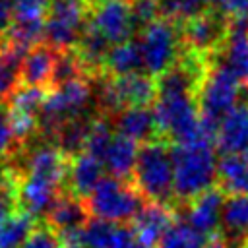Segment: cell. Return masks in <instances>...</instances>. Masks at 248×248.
Instances as JSON below:
<instances>
[{
	"instance_id": "cell-1",
	"label": "cell",
	"mask_w": 248,
	"mask_h": 248,
	"mask_svg": "<svg viewBox=\"0 0 248 248\" xmlns=\"http://www.w3.org/2000/svg\"><path fill=\"white\" fill-rule=\"evenodd\" d=\"M215 145L209 140L170 145L174 170V198L176 207L217 186V157Z\"/></svg>"
},
{
	"instance_id": "cell-2",
	"label": "cell",
	"mask_w": 248,
	"mask_h": 248,
	"mask_svg": "<svg viewBox=\"0 0 248 248\" xmlns=\"http://www.w3.org/2000/svg\"><path fill=\"white\" fill-rule=\"evenodd\" d=\"M132 182L147 202L163 203L176 209L172 153L169 141L155 140L140 145Z\"/></svg>"
},
{
	"instance_id": "cell-3",
	"label": "cell",
	"mask_w": 248,
	"mask_h": 248,
	"mask_svg": "<svg viewBox=\"0 0 248 248\" xmlns=\"http://www.w3.org/2000/svg\"><path fill=\"white\" fill-rule=\"evenodd\" d=\"M153 112L161 140L169 141L170 145L209 140L202 126L196 97L192 95H161L153 103Z\"/></svg>"
},
{
	"instance_id": "cell-4",
	"label": "cell",
	"mask_w": 248,
	"mask_h": 248,
	"mask_svg": "<svg viewBox=\"0 0 248 248\" xmlns=\"http://www.w3.org/2000/svg\"><path fill=\"white\" fill-rule=\"evenodd\" d=\"M240 93H242L240 81L232 74H229L225 68L211 64V68L196 95L202 126L209 140L215 141L217 128H219L221 120L225 118V114L229 110H232L238 105Z\"/></svg>"
},
{
	"instance_id": "cell-5",
	"label": "cell",
	"mask_w": 248,
	"mask_h": 248,
	"mask_svg": "<svg viewBox=\"0 0 248 248\" xmlns=\"http://www.w3.org/2000/svg\"><path fill=\"white\" fill-rule=\"evenodd\" d=\"M85 202L93 217L122 225L132 223L134 217L147 203V200L134 186L132 180H122L114 176H105Z\"/></svg>"
},
{
	"instance_id": "cell-6",
	"label": "cell",
	"mask_w": 248,
	"mask_h": 248,
	"mask_svg": "<svg viewBox=\"0 0 248 248\" xmlns=\"http://www.w3.org/2000/svg\"><path fill=\"white\" fill-rule=\"evenodd\" d=\"M138 43L143 58V74L151 78H159L163 72H167L184 50L180 23L165 17H159L141 29Z\"/></svg>"
},
{
	"instance_id": "cell-7",
	"label": "cell",
	"mask_w": 248,
	"mask_h": 248,
	"mask_svg": "<svg viewBox=\"0 0 248 248\" xmlns=\"http://www.w3.org/2000/svg\"><path fill=\"white\" fill-rule=\"evenodd\" d=\"M91 95L93 89L85 81V78L72 79L68 83L48 89L39 112V130L48 138H54L62 124L85 112Z\"/></svg>"
},
{
	"instance_id": "cell-8",
	"label": "cell",
	"mask_w": 248,
	"mask_h": 248,
	"mask_svg": "<svg viewBox=\"0 0 248 248\" xmlns=\"http://www.w3.org/2000/svg\"><path fill=\"white\" fill-rule=\"evenodd\" d=\"M87 25V2L52 0L45 21V41L56 50L76 48Z\"/></svg>"
},
{
	"instance_id": "cell-9",
	"label": "cell",
	"mask_w": 248,
	"mask_h": 248,
	"mask_svg": "<svg viewBox=\"0 0 248 248\" xmlns=\"http://www.w3.org/2000/svg\"><path fill=\"white\" fill-rule=\"evenodd\" d=\"M180 35L184 48L211 58L229 37V17L217 8H209L180 23Z\"/></svg>"
},
{
	"instance_id": "cell-10",
	"label": "cell",
	"mask_w": 248,
	"mask_h": 248,
	"mask_svg": "<svg viewBox=\"0 0 248 248\" xmlns=\"http://www.w3.org/2000/svg\"><path fill=\"white\" fill-rule=\"evenodd\" d=\"M87 21L93 25L110 45L130 41L136 25L132 19L130 0H97L87 2Z\"/></svg>"
},
{
	"instance_id": "cell-11",
	"label": "cell",
	"mask_w": 248,
	"mask_h": 248,
	"mask_svg": "<svg viewBox=\"0 0 248 248\" xmlns=\"http://www.w3.org/2000/svg\"><path fill=\"white\" fill-rule=\"evenodd\" d=\"M225 198H227V192L217 184L202 192L194 200L180 203L176 207V213L184 211V221L192 229H196L200 234L209 238L217 234L221 229V211H223Z\"/></svg>"
},
{
	"instance_id": "cell-12",
	"label": "cell",
	"mask_w": 248,
	"mask_h": 248,
	"mask_svg": "<svg viewBox=\"0 0 248 248\" xmlns=\"http://www.w3.org/2000/svg\"><path fill=\"white\" fill-rule=\"evenodd\" d=\"M70 157L56 145V143H39L35 145L29 155L25 157V172L27 176H35L56 184L62 188L68 178Z\"/></svg>"
},
{
	"instance_id": "cell-13",
	"label": "cell",
	"mask_w": 248,
	"mask_h": 248,
	"mask_svg": "<svg viewBox=\"0 0 248 248\" xmlns=\"http://www.w3.org/2000/svg\"><path fill=\"white\" fill-rule=\"evenodd\" d=\"M176 217H178V213H176L174 207L155 203V202H147L141 207V211L134 217V221L130 223V227L134 231V238L141 244L157 248L161 236L176 221Z\"/></svg>"
},
{
	"instance_id": "cell-14",
	"label": "cell",
	"mask_w": 248,
	"mask_h": 248,
	"mask_svg": "<svg viewBox=\"0 0 248 248\" xmlns=\"http://www.w3.org/2000/svg\"><path fill=\"white\" fill-rule=\"evenodd\" d=\"M215 147L221 155H240L248 149V103H238L217 128Z\"/></svg>"
},
{
	"instance_id": "cell-15",
	"label": "cell",
	"mask_w": 248,
	"mask_h": 248,
	"mask_svg": "<svg viewBox=\"0 0 248 248\" xmlns=\"http://www.w3.org/2000/svg\"><path fill=\"white\" fill-rule=\"evenodd\" d=\"M112 126L118 134L134 140L136 143H149L161 140L153 107H130L114 114Z\"/></svg>"
},
{
	"instance_id": "cell-16",
	"label": "cell",
	"mask_w": 248,
	"mask_h": 248,
	"mask_svg": "<svg viewBox=\"0 0 248 248\" xmlns=\"http://www.w3.org/2000/svg\"><path fill=\"white\" fill-rule=\"evenodd\" d=\"M105 165L99 157L83 151L74 157H70V167H68V178H66V188L70 194L87 200L91 192L99 186V182L105 178Z\"/></svg>"
},
{
	"instance_id": "cell-17",
	"label": "cell",
	"mask_w": 248,
	"mask_h": 248,
	"mask_svg": "<svg viewBox=\"0 0 248 248\" xmlns=\"http://www.w3.org/2000/svg\"><path fill=\"white\" fill-rule=\"evenodd\" d=\"M83 248H130L134 238L132 227L91 217L79 231Z\"/></svg>"
},
{
	"instance_id": "cell-18",
	"label": "cell",
	"mask_w": 248,
	"mask_h": 248,
	"mask_svg": "<svg viewBox=\"0 0 248 248\" xmlns=\"http://www.w3.org/2000/svg\"><path fill=\"white\" fill-rule=\"evenodd\" d=\"M221 236L229 248H238L248 240V194H227L221 211Z\"/></svg>"
},
{
	"instance_id": "cell-19",
	"label": "cell",
	"mask_w": 248,
	"mask_h": 248,
	"mask_svg": "<svg viewBox=\"0 0 248 248\" xmlns=\"http://www.w3.org/2000/svg\"><path fill=\"white\" fill-rule=\"evenodd\" d=\"M89 219L91 213L87 209V202L66 190L58 196V200L50 207L46 215V225H50L56 232H68V231H79Z\"/></svg>"
},
{
	"instance_id": "cell-20",
	"label": "cell",
	"mask_w": 248,
	"mask_h": 248,
	"mask_svg": "<svg viewBox=\"0 0 248 248\" xmlns=\"http://www.w3.org/2000/svg\"><path fill=\"white\" fill-rule=\"evenodd\" d=\"M56 54H58V50L52 48L50 45L41 43V45L33 46L23 58L21 85L50 89L52 72H54V64H56Z\"/></svg>"
},
{
	"instance_id": "cell-21",
	"label": "cell",
	"mask_w": 248,
	"mask_h": 248,
	"mask_svg": "<svg viewBox=\"0 0 248 248\" xmlns=\"http://www.w3.org/2000/svg\"><path fill=\"white\" fill-rule=\"evenodd\" d=\"M138 153H140V145L122 136V134H114L105 157H103V165L105 170L114 176V178H122V180H132L134 174V167L138 161Z\"/></svg>"
},
{
	"instance_id": "cell-22",
	"label": "cell",
	"mask_w": 248,
	"mask_h": 248,
	"mask_svg": "<svg viewBox=\"0 0 248 248\" xmlns=\"http://www.w3.org/2000/svg\"><path fill=\"white\" fill-rule=\"evenodd\" d=\"M211 64L232 74L242 87H248V37L229 35L225 45L209 58Z\"/></svg>"
},
{
	"instance_id": "cell-23",
	"label": "cell",
	"mask_w": 248,
	"mask_h": 248,
	"mask_svg": "<svg viewBox=\"0 0 248 248\" xmlns=\"http://www.w3.org/2000/svg\"><path fill=\"white\" fill-rule=\"evenodd\" d=\"M27 52L8 41L0 43V105L21 87V66Z\"/></svg>"
},
{
	"instance_id": "cell-24",
	"label": "cell",
	"mask_w": 248,
	"mask_h": 248,
	"mask_svg": "<svg viewBox=\"0 0 248 248\" xmlns=\"http://www.w3.org/2000/svg\"><path fill=\"white\" fill-rule=\"evenodd\" d=\"M141 72H143V58H141V48L138 41L130 39L110 46L105 62L107 76L120 78V76H132Z\"/></svg>"
},
{
	"instance_id": "cell-25",
	"label": "cell",
	"mask_w": 248,
	"mask_h": 248,
	"mask_svg": "<svg viewBox=\"0 0 248 248\" xmlns=\"http://www.w3.org/2000/svg\"><path fill=\"white\" fill-rule=\"evenodd\" d=\"M217 184L227 194H248V165L240 155H221L217 165Z\"/></svg>"
},
{
	"instance_id": "cell-26",
	"label": "cell",
	"mask_w": 248,
	"mask_h": 248,
	"mask_svg": "<svg viewBox=\"0 0 248 248\" xmlns=\"http://www.w3.org/2000/svg\"><path fill=\"white\" fill-rule=\"evenodd\" d=\"M91 122H93V118H87L83 114L68 120L66 124L60 126V130L54 136L56 145L68 157H74L78 153H83L85 151V141H87V134H89Z\"/></svg>"
},
{
	"instance_id": "cell-27",
	"label": "cell",
	"mask_w": 248,
	"mask_h": 248,
	"mask_svg": "<svg viewBox=\"0 0 248 248\" xmlns=\"http://www.w3.org/2000/svg\"><path fill=\"white\" fill-rule=\"evenodd\" d=\"M35 227L37 223L33 215L16 209L0 223V248H21Z\"/></svg>"
},
{
	"instance_id": "cell-28",
	"label": "cell",
	"mask_w": 248,
	"mask_h": 248,
	"mask_svg": "<svg viewBox=\"0 0 248 248\" xmlns=\"http://www.w3.org/2000/svg\"><path fill=\"white\" fill-rule=\"evenodd\" d=\"M205 242H207V236L200 234L186 221L176 219L161 236L157 248H203Z\"/></svg>"
},
{
	"instance_id": "cell-29",
	"label": "cell",
	"mask_w": 248,
	"mask_h": 248,
	"mask_svg": "<svg viewBox=\"0 0 248 248\" xmlns=\"http://www.w3.org/2000/svg\"><path fill=\"white\" fill-rule=\"evenodd\" d=\"M159 8L161 17L174 23H184L186 19L213 8V0H159Z\"/></svg>"
},
{
	"instance_id": "cell-30",
	"label": "cell",
	"mask_w": 248,
	"mask_h": 248,
	"mask_svg": "<svg viewBox=\"0 0 248 248\" xmlns=\"http://www.w3.org/2000/svg\"><path fill=\"white\" fill-rule=\"evenodd\" d=\"M130 10L138 33L161 17L159 0H130Z\"/></svg>"
},
{
	"instance_id": "cell-31",
	"label": "cell",
	"mask_w": 248,
	"mask_h": 248,
	"mask_svg": "<svg viewBox=\"0 0 248 248\" xmlns=\"http://www.w3.org/2000/svg\"><path fill=\"white\" fill-rule=\"evenodd\" d=\"M21 248H64V244L50 225H37Z\"/></svg>"
},
{
	"instance_id": "cell-32",
	"label": "cell",
	"mask_w": 248,
	"mask_h": 248,
	"mask_svg": "<svg viewBox=\"0 0 248 248\" xmlns=\"http://www.w3.org/2000/svg\"><path fill=\"white\" fill-rule=\"evenodd\" d=\"M17 184H19V174H12L10 180L0 184V223L10 217L16 207H17Z\"/></svg>"
},
{
	"instance_id": "cell-33",
	"label": "cell",
	"mask_w": 248,
	"mask_h": 248,
	"mask_svg": "<svg viewBox=\"0 0 248 248\" xmlns=\"http://www.w3.org/2000/svg\"><path fill=\"white\" fill-rule=\"evenodd\" d=\"M17 141L12 122H10V114H8V107L0 105V155H6L14 149V143Z\"/></svg>"
},
{
	"instance_id": "cell-34",
	"label": "cell",
	"mask_w": 248,
	"mask_h": 248,
	"mask_svg": "<svg viewBox=\"0 0 248 248\" xmlns=\"http://www.w3.org/2000/svg\"><path fill=\"white\" fill-rule=\"evenodd\" d=\"M213 8H217L227 17L248 16V0H213Z\"/></svg>"
},
{
	"instance_id": "cell-35",
	"label": "cell",
	"mask_w": 248,
	"mask_h": 248,
	"mask_svg": "<svg viewBox=\"0 0 248 248\" xmlns=\"http://www.w3.org/2000/svg\"><path fill=\"white\" fill-rule=\"evenodd\" d=\"M16 14L23 16H46L48 6L52 0H14Z\"/></svg>"
},
{
	"instance_id": "cell-36",
	"label": "cell",
	"mask_w": 248,
	"mask_h": 248,
	"mask_svg": "<svg viewBox=\"0 0 248 248\" xmlns=\"http://www.w3.org/2000/svg\"><path fill=\"white\" fill-rule=\"evenodd\" d=\"M14 19H16V2L0 0V41H2V37L6 39Z\"/></svg>"
},
{
	"instance_id": "cell-37",
	"label": "cell",
	"mask_w": 248,
	"mask_h": 248,
	"mask_svg": "<svg viewBox=\"0 0 248 248\" xmlns=\"http://www.w3.org/2000/svg\"><path fill=\"white\" fill-rule=\"evenodd\" d=\"M203 248H229V244H227V240L221 236V232H217V234H213V236L207 238V242L203 244Z\"/></svg>"
},
{
	"instance_id": "cell-38",
	"label": "cell",
	"mask_w": 248,
	"mask_h": 248,
	"mask_svg": "<svg viewBox=\"0 0 248 248\" xmlns=\"http://www.w3.org/2000/svg\"><path fill=\"white\" fill-rule=\"evenodd\" d=\"M130 248H153V246H147V244H141V242H138V240H134Z\"/></svg>"
},
{
	"instance_id": "cell-39",
	"label": "cell",
	"mask_w": 248,
	"mask_h": 248,
	"mask_svg": "<svg viewBox=\"0 0 248 248\" xmlns=\"http://www.w3.org/2000/svg\"><path fill=\"white\" fill-rule=\"evenodd\" d=\"M242 157H244V161H246V165H248V149L242 153Z\"/></svg>"
},
{
	"instance_id": "cell-40",
	"label": "cell",
	"mask_w": 248,
	"mask_h": 248,
	"mask_svg": "<svg viewBox=\"0 0 248 248\" xmlns=\"http://www.w3.org/2000/svg\"><path fill=\"white\" fill-rule=\"evenodd\" d=\"M64 2H89V0H64Z\"/></svg>"
},
{
	"instance_id": "cell-41",
	"label": "cell",
	"mask_w": 248,
	"mask_h": 248,
	"mask_svg": "<svg viewBox=\"0 0 248 248\" xmlns=\"http://www.w3.org/2000/svg\"><path fill=\"white\" fill-rule=\"evenodd\" d=\"M238 248H248V242H246V244H242V246H238Z\"/></svg>"
},
{
	"instance_id": "cell-42",
	"label": "cell",
	"mask_w": 248,
	"mask_h": 248,
	"mask_svg": "<svg viewBox=\"0 0 248 248\" xmlns=\"http://www.w3.org/2000/svg\"><path fill=\"white\" fill-rule=\"evenodd\" d=\"M89 2H97V0H89Z\"/></svg>"
},
{
	"instance_id": "cell-43",
	"label": "cell",
	"mask_w": 248,
	"mask_h": 248,
	"mask_svg": "<svg viewBox=\"0 0 248 248\" xmlns=\"http://www.w3.org/2000/svg\"><path fill=\"white\" fill-rule=\"evenodd\" d=\"M246 242H248V240H246Z\"/></svg>"
}]
</instances>
